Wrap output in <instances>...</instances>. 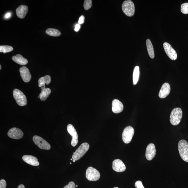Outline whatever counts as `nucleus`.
Wrapping results in <instances>:
<instances>
[{"mask_svg": "<svg viewBox=\"0 0 188 188\" xmlns=\"http://www.w3.org/2000/svg\"><path fill=\"white\" fill-rule=\"evenodd\" d=\"M183 116L182 109L180 108L173 109L171 113L170 120L173 126H177L181 122Z\"/></svg>", "mask_w": 188, "mask_h": 188, "instance_id": "nucleus-1", "label": "nucleus"}, {"mask_svg": "<svg viewBox=\"0 0 188 188\" xmlns=\"http://www.w3.org/2000/svg\"><path fill=\"white\" fill-rule=\"evenodd\" d=\"M89 147L90 145L88 143H84L82 144L73 153L72 155L73 159L75 161L80 159L88 151Z\"/></svg>", "mask_w": 188, "mask_h": 188, "instance_id": "nucleus-2", "label": "nucleus"}, {"mask_svg": "<svg viewBox=\"0 0 188 188\" xmlns=\"http://www.w3.org/2000/svg\"><path fill=\"white\" fill-rule=\"evenodd\" d=\"M180 157L184 161L188 162V143L184 140H180L178 144Z\"/></svg>", "mask_w": 188, "mask_h": 188, "instance_id": "nucleus-3", "label": "nucleus"}, {"mask_svg": "<svg viewBox=\"0 0 188 188\" xmlns=\"http://www.w3.org/2000/svg\"><path fill=\"white\" fill-rule=\"evenodd\" d=\"M122 8L124 13L128 16H132L135 14V5L133 2L130 0L124 2L122 5Z\"/></svg>", "mask_w": 188, "mask_h": 188, "instance_id": "nucleus-4", "label": "nucleus"}, {"mask_svg": "<svg viewBox=\"0 0 188 188\" xmlns=\"http://www.w3.org/2000/svg\"><path fill=\"white\" fill-rule=\"evenodd\" d=\"M13 96L16 103L19 106H25L27 104V100L25 95L20 90L15 89L13 91Z\"/></svg>", "mask_w": 188, "mask_h": 188, "instance_id": "nucleus-5", "label": "nucleus"}, {"mask_svg": "<svg viewBox=\"0 0 188 188\" xmlns=\"http://www.w3.org/2000/svg\"><path fill=\"white\" fill-rule=\"evenodd\" d=\"M135 133V130L132 127L128 126L124 129L122 138L123 142L126 144L130 143Z\"/></svg>", "mask_w": 188, "mask_h": 188, "instance_id": "nucleus-6", "label": "nucleus"}, {"mask_svg": "<svg viewBox=\"0 0 188 188\" xmlns=\"http://www.w3.org/2000/svg\"><path fill=\"white\" fill-rule=\"evenodd\" d=\"M87 179L91 181H96L101 177V175L98 170L92 167H89L86 172Z\"/></svg>", "mask_w": 188, "mask_h": 188, "instance_id": "nucleus-7", "label": "nucleus"}, {"mask_svg": "<svg viewBox=\"0 0 188 188\" xmlns=\"http://www.w3.org/2000/svg\"><path fill=\"white\" fill-rule=\"evenodd\" d=\"M34 142L41 149L48 150L50 149L51 146L47 141L38 136H35L33 138Z\"/></svg>", "mask_w": 188, "mask_h": 188, "instance_id": "nucleus-8", "label": "nucleus"}, {"mask_svg": "<svg viewBox=\"0 0 188 188\" xmlns=\"http://www.w3.org/2000/svg\"><path fill=\"white\" fill-rule=\"evenodd\" d=\"M163 46L168 57L172 60H176L177 58V53L172 46L169 43L165 42L163 44Z\"/></svg>", "mask_w": 188, "mask_h": 188, "instance_id": "nucleus-9", "label": "nucleus"}, {"mask_svg": "<svg viewBox=\"0 0 188 188\" xmlns=\"http://www.w3.org/2000/svg\"><path fill=\"white\" fill-rule=\"evenodd\" d=\"M68 133L72 137L71 145L73 147H75L78 142V136L76 130L72 124H68L67 126Z\"/></svg>", "mask_w": 188, "mask_h": 188, "instance_id": "nucleus-10", "label": "nucleus"}, {"mask_svg": "<svg viewBox=\"0 0 188 188\" xmlns=\"http://www.w3.org/2000/svg\"><path fill=\"white\" fill-rule=\"evenodd\" d=\"M7 135L9 137L15 140H19L23 137V133L21 129L16 128H12L8 131Z\"/></svg>", "mask_w": 188, "mask_h": 188, "instance_id": "nucleus-11", "label": "nucleus"}, {"mask_svg": "<svg viewBox=\"0 0 188 188\" xmlns=\"http://www.w3.org/2000/svg\"><path fill=\"white\" fill-rule=\"evenodd\" d=\"M156 154L155 146L154 144H150L146 148V157L148 160H152L154 158Z\"/></svg>", "mask_w": 188, "mask_h": 188, "instance_id": "nucleus-12", "label": "nucleus"}, {"mask_svg": "<svg viewBox=\"0 0 188 188\" xmlns=\"http://www.w3.org/2000/svg\"><path fill=\"white\" fill-rule=\"evenodd\" d=\"M112 168L115 171L117 172H123L126 170V168L122 161L120 159L115 160L113 162Z\"/></svg>", "mask_w": 188, "mask_h": 188, "instance_id": "nucleus-13", "label": "nucleus"}, {"mask_svg": "<svg viewBox=\"0 0 188 188\" xmlns=\"http://www.w3.org/2000/svg\"><path fill=\"white\" fill-rule=\"evenodd\" d=\"M124 108L123 105L119 100L114 99L112 103V111L114 113L118 114L122 112Z\"/></svg>", "mask_w": 188, "mask_h": 188, "instance_id": "nucleus-14", "label": "nucleus"}, {"mask_svg": "<svg viewBox=\"0 0 188 188\" xmlns=\"http://www.w3.org/2000/svg\"><path fill=\"white\" fill-rule=\"evenodd\" d=\"M20 72L22 79L24 82L28 83L30 81L31 76L27 68L24 66L21 67L20 69Z\"/></svg>", "mask_w": 188, "mask_h": 188, "instance_id": "nucleus-15", "label": "nucleus"}, {"mask_svg": "<svg viewBox=\"0 0 188 188\" xmlns=\"http://www.w3.org/2000/svg\"><path fill=\"white\" fill-rule=\"evenodd\" d=\"M170 86L169 83H165L163 84L161 87L158 94L160 98L163 99L167 97L170 94Z\"/></svg>", "mask_w": 188, "mask_h": 188, "instance_id": "nucleus-16", "label": "nucleus"}, {"mask_svg": "<svg viewBox=\"0 0 188 188\" xmlns=\"http://www.w3.org/2000/svg\"><path fill=\"white\" fill-rule=\"evenodd\" d=\"M23 159L24 161L32 165L37 166L40 165L37 158L32 155H24Z\"/></svg>", "mask_w": 188, "mask_h": 188, "instance_id": "nucleus-17", "label": "nucleus"}, {"mask_svg": "<svg viewBox=\"0 0 188 188\" xmlns=\"http://www.w3.org/2000/svg\"><path fill=\"white\" fill-rule=\"evenodd\" d=\"M28 8L27 6L22 5L16 9V14L19 18L23 19L27 13Z\"/></svg>", "mask_w": 188, "mask_h": 188, "instance_id": "nucleus-18", "label": "nucleus"}, {"mask_svg": "<svg viewBox=\"0 0 188 188\" xmlns=\"http://www.w3.org/2000/svg\"><path fill=\"white\" fill-rule=\"evenodd\" d=\"M41 92L39 95L41 101H45L49 96L51 93V90L48 88H45L44 87H41Z\"/></svg>", "mask_w": 188, "mask_h": 188, "instance_id": "nucleus-19", "label": "nucleus"}, {"mask_svg": "<svg viewBox=\"0 0 188 188\" xmlns=\"http://www.w3.org/2000/svg\"><path fill=\"white\" fill-rule=\"evenodd\" d=\"M12 59L16 63L21 65H25L28 63V60L20 54L13 56Z\"/></svg>", "mask_w": 188, "mask_h": 188, "instance_id": "nucleus-20", "label": "nucleus"}, {"mask_svg": "<svg viewBox=\"0 0 188 188\" xmlns=\"http://www.w3.org/2000/svg\"><path fill=\"white\" fill-rule=\"evenodd\" d=\"M51 77L49 75H46L45 76L40 78L38 80V87H45V84L48 85L51 82Z\"/></svg>", "mask_w": 188, "mask_h": 188, "instance_id": "nucleus-21", "label": "nucleus"}, {"mask_svg": "<svg viewBox=\"0 0 188 188\" xmlns=\"http://www.w3.org/2000/svg\"><path fill=\"white\" fill-rule=\"evenodd\" d=\"M146 46H147V50L149 55L151 58H154L155 55L154 50L152 42L149 39H147L146 41Z\"/></svg>", "mask_w": 188, "mask_h": 188, "instance_id": "nucleus-22", "label": "nucleus"}, {"mask_svg": "<svg viewBox=\"0 0 188 188\" xmlns=\"http://www.w3.org/2000/svg\"><path fill=\"white\" fill-rule=\"evenodd\" d=\"M140 67L138 66H136L134 68L133 75V80L134 85H136L138 81L139 76H140Z\"/></svg>", "mask_w": 188, "mask_h": 188, "instance_id": "nucleus-23", "label": "nucleus"}, {"mask_svg": "<svg viewBox=\"0 0 188 188\" xmlns=\"http://www.w3.org/2000/svg\"><path fill=\"white\" fill-rule=\"evenodd\" d=\"M46 33L48 35L55 37L59 36L61 35V33L57 29L53 28H49L46 31Z\"/></svg>", "mask_w": 188, "mask_h": 188, "instance_id": "nucleus-24", "label": "nucleus"}, {"mask_svg": "<svg viewBox=\"0 0 188 188\" xmlns=\"http://www.w3.org/2000/svg\"><path fill=\"white\" fill-rule=\"evenodd\" d=\"M13 50V48L11 46L8 45H3L0 46V52L4 53L11 52Z\"/></svg>", "mask_w": 188, "mask_h": 188, "instance_id": "nucleus-25", "label": "nucleus"}, {"mask_svg": "<svg viewBox=\"0 0 188 188\" xmlns=\"http://www.w3.org/2000/svg\"><path fill=\"white\" fill-rule=\"evenodd\" d=\"M92 5L91 0H85L84 3V9L85 10H87L91 8Z\"/></svg>", "mask_w": 188, "mask_h": 188, "instance_id": "nucleus-26", "label": "nucleus"}, {"mask_svg": "<svg viewBox=\"0 0 188 188\" xmlns=\"http://www.w3.org/2000/svg\"><path fill=\"white\" fill-rule=\"evenodd\" d=\"M181 11L184 14H188V3H185L182 5Z\"/></svg>", "mask_w": 188, "mask_h": 188, "instance_id": "nucleus-27", "label": "nucleus"}, {"mask_svg": "<svg viewBox=\"0 0 188 188\" xmlns=\"http://www.w3.org/2000/svg\"><path fill=\"white\" fill-rule=\"evenodd\" d=\"M135 186L136 188H145L142 183L140 180H138L135 183Z\"/></svg>", "mask_w": 188, "mask_h": 188, "instance_id": "nucleus-28", "label": "nucleus"}, {"mask_svg": "<svg viewBox=\"0 0 188 188\" xmlns=\"http://www.w3.org/2000/svg\"><path fill=\"white\" fill-rule=\"evenodd\" d=\"M63 188H76V185L74 182H70Z\"/></svg>", "mask_w": 188, "mask_h": 188, "instance_id": "nucleus-29", "label": "nucleus"}, {"mask_svg": "<svg viewBox=\"0 0 188 188\" xmlns=\"http://www.w3.org/2000/svg\"><path fill=\"white\" fill-rule=\"evenodd\" d=\"M6 183L4 179H2L0 181V188H6Z\"/></svg>", "mask_w": 188, "mask_h": 188, "instance_id": "nucleus-30", "label": "nucleus"}, {"mask_svg": "<svg viewBox=\"0 0 188 188\" xmlns=\"http://www.w3.org/2000/svg\"><path fill=\"white\" fill-rule=\"evenodd\" d=\"M85 17L83 16H81L80 17L79 23L80 24H82L84 22Z\"/></svg>", "mask_w": 188, "mask_h": 188, "instance_id": "nucleus-31", "label": "nucleus"}, {"mask_svg": "<svg viewBox=\"0 0 188 188\" xmlns=\"http://www.w3.org/2000/svg\"><path fill=\"white\" fill-rule=\"evenodd\" d=\"M80 24H77L75 26V27L74 29V30L75 31L77 32L79 30V29L80 28Z\"/></svg>", "mask_w": 188, "mask_h": 188, "instance_id": "nucleus-32", "label": "nucleus"}, {"mask_svg": "<svg viewBox=\"0 0 188 188\" xmlns=\"http://www.w3.org/2000/svg\"><path fill=\"white\" fill-rule=\"evenodd\" d=\"M11 13H7L5 16V18L6 19H8L10 18L11 17Z\"/></svg>", "mask_w": 188, "mask_h": 188, "instance_id": "nucleus-33", "label": "nucleus"}, {"mask_svg": "<svg viewBox=\"0 0 188 188\" xmlns=\"http://www.w3.org/2000/svg\"><path fill=\"white\" fill-rule=\"evenodd\" d=\"M18 188H25V187L23 184H21L18 186Z\"/></svg>", "mask_w": 188, "mask_h": 188, "instance_id": "nucleus-34", "label": "nucleus"}, {"mask_svg": "<svg viewBox=\"0 0 188 188\" xmlns=\"http://www.w3.org/2000/svg\"><path fill=\"white\" fill-rule=\"evenodd\" d=\"M2 69V66L1 65H0V70H1Z\"/></svg>", "mask_w": 188, "mask_h": 188, "instance_id": "nucleus-35", "label": "nucleus"}, {"mask_svg": "<svg viewBox=\"0 0 188 188\" xmlns=\"http://www.w3.org/2000/svg\"><path fill=\"white\" fill-rule=\"evenodd\" d=\"M75 161H75V160H73V162H75Z\"/></svg>", "mask_w": 188, "mask_h": 188, "instance_id": "nucleus-36", "label": "nucleus"}, {"mask_svg": "<svg viewBox=\"0 0 188 188\" xmlns=\"http://www.w3.org/2000/svg\"><path fill=\"white\" fill-rule=\"evenodd\" d=\"M114 188H119L118 187H115Z\"/></svg>", "mask_w": 188, "mask_h": 188, "instance_id": "nucleus-37", "label": "nucleus"}, {"mask_svg": "<svg viewBox=\"0 0 188 188\" xmlns=\"http://www.w3.org/2000/svg\"><path fill=\"white\" fill-rule=\"evenodd\" d=\"M70 160H73V158H72V159H71Z\"/></svg>", "mask_w": 188, "mask_h": 188, "instance_id": "nucleus-38", "label": "nucleus"}, {"mask_svg": "<svg viewBox=\"0 0 188 188\" xmlns=\"http://www.w3.org/2000/svg\"><path fill=\"white\" fill-rule=\"evenodd\" d=\"M76 187H78V185H76Z\"/></svg>", "mask_w": 188, "mask_h": 188, "instance_id": "nucleus-39", "label": "nucleus"}]
</instances>
